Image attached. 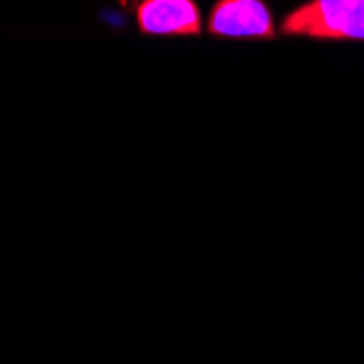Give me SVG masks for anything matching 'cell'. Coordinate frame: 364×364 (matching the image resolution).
<instances>
[{"instance_id":"6da1fadb","label":"cell","mask_w":364,"mask_h":364,"mask_svg":"<svg viewBox=\"0 0 364 364\" xmlns=\"http://www.w3.org/2000/svg\"><path fill=\"white\" fill-rule=\"evenodd\" d=\"M288 36L364 40V0H310L282 22Z\"/></svg>"},{"instance_id":"7a4b0ae2","label":"cell","mask_w":364,"mask_h":364,"mask_svg":"<svg viewBox=\"0 0 364 364\" xmlns=\"http://www.w3.org/2000/svg\"><path fill=\"white\" fill-rule=\"evenodd\" d=\"M208 28L220 38H273L275 24L262 0H218Z\"/></svg>"},{"instance_id":"3957f363","label":"cell","mask_w":364,"mask_h":364,"mask_svg":"<svg viewBox=\"0 0 364 364\" xmlns=\"http://www.w3.org/2000/svg\"><path fill=\"white\" fill-rule=\"evenodd\" d=\"M142 33L151 36H196L201 11L194 0H142L136 11Z\"/></svg>"}]
</instances>
